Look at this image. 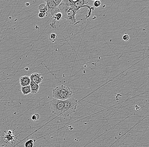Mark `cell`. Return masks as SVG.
<instances>
[{
    "instance_id": "cell-5",
    "label": "cell",
    "mask_w": 149,
    "mask_h": 147,
    "mask_svg": "<svg viewBox=\"0 0 149 147\" xmlns=\"http://www.w3.org/2000/svg\"><path fill=\"white\" fill-rule=\"evenodd\" d=\"M29 77L32 82H34L38 85L41 83L43 79V78L41 74L36 72L33 73L31 74Z\"/></svg>"
},
{
    "instance_id": "cell-10",
    "label": "cell",
    "mask_w": 149,
    "mask_h": 147,
    "mask_svg": "<svg viewBox=\"0 0 149 147\" xmlns=\"http://www.w3.org/2000/svg\"><path fill=\"white\" fill-rule=\"evenodd\" d=\"M38 10L39 12L43 13H46L48 10L46 4H40L38 7Z\"/></svg>"
},
{
    "instance_id": "cell-1",
    "label": "cell",
    "mask_w": 149,
    "mask_h": 147,
    "mask_svg": "<svg viewBox=\"0 0 149 147\" xmlns=\"http://www.w3.org/2000/svg\"><path fill=\"white\" fill-rule=\"evenodd\" d=\"M78 101L73 97L66 100L53 99L50 102L53 113L57 116L67 117L75 112Z\"/></svg>"
},
{
    "instance_id": "cell-20",
    "label": "cell",
    "mask_w": 149,
    "mask_h": 147,
    "mask_svg": "<svg viewBox=\"0 0 149 147\" xmlns=\"http://www.w3.org/2000/svg\"><path fill=\"white\" fill-rule=\"evenodd\" d=\"M29 5H30V4L29 3H26V4H25V5L26 6H29Z\"/></svg>"
},
{
    "instance_id": "cell-7",
    "label": "cell",
    "mask_w": 149,
    "mask_h": 147,
    "mask_svg": "<svg viewBox=\"0 0 149 147\" xmlns=\"http://www.w3.org/2000/svg\"><path fill=\"white\" fill-rule=\"evenodd\" d=\"M30 86L31 89V93L32 94H36L38 93L39 89V85L31 81L30 84Z\"/></svg>"
},
{
    "instance_id": "cell-16",
    "label": "cell",
    "mask_w": 149,
    "mask_h": 147,
    "mask_svg": "<svg viewBox=\"0 0 149 147\" xmlns=\"http://www.w3.org/2000/svg\"><path fill=\"white\" fill-rule=\"evenodd\" d=\"M40 118V115L37 113H36L32 116V119L33 121H37Z\"/></svg>"
},
{
    "instance_id": "cell-11",
    "label": "cell",
    "mask_w": 149,
    "mask_h": 147,
    "mask_svg": "<svg viewBox=\"0 0 149 147\" xmlns=\"http://www.w3.org/2000/svg\"><path fill=\"white\" fill-rule=\"evenodd\" d=\"M49 40L52 43H54L57 40V35L54 33H52L49 36Z\"/></svg>"
},
{
    "instance_id": "cell-9",
    "label": "cell",
    "mask_w": 149,
    "mask_h": 147,
    "mask_svg": "<svg viewBox=\"0 0 149 147\" xmlns=\"http://www.w3.org/2000/svg\"><path fill=\"white\" fill-rule=\"evenodd\" d=\"M21 91L23 95H27L29 93H31V89L30 85L26 86V87H21Z\"/></svg>"
},
{
    "instance_id": "cell-12",
    "label": "cell",
    "mask_w": 149,
    "mask_h": 147,
    "mask_svg": "<svg viewBox=\"0 0 149 147\" xmlns=\"http://www.w3.org/2000/svg\"><path fill=\"white\" fill-rule=\"evenodd\" d=\"M50 12H51V16L53 17L56 14L58 13V12H60V11L59 9H58V7H56L51 9L50 10Z\"/></svg>"
},
{
    "instance_id": "cell-3",
    "label": "cell",
    "mask_w": 149,
    "mask_h": 147,
    "mask_svg": "<svg viewBox=\"0 0 149 147\" xmlns=\"http://www.w3.org/2000/svg\"><path fill=\"white\" fill-rule=\"evenodd\" d=\"M52 95L54 99L66 100L73 97V91L69 87L62 85L53 89Z\"/></svg>"
},
{
    "instance_id": "cell-15",
    "label": "cell",
    "mask_w": 149,
    "mask_h": 147,
    "mask_svg": "<svg viewBox=\"0 0 149 147\" xmlns=\"http://www.w3.org/2000/svg\"><path fill=\"white\" fill-rule=\"evenodd\" d=\"M101 2L100 1L97 0V1H94V7L98 8L101 6Z\"/></svg>"
},
{
    "instance_id": "cell-13",
    "label": "cell",
    "mask_w": 149,
    "mask_h": 147,
    "mask_svg": "<svg viewBox=\"0 0 149 147\" xmlns=\"http://www.w3.org/2000/svg\"><path fill=\"white\" fill-rule=\"evenodd\" d=\"M34 147V141L32 140H29L26 142L25 144V147Z\"/></svg>"
},
{
    "instance_id": "cell-8",
    "label": "cell",
    "mask_w": 149,
    "mask_h": 147,
    "mask_svg": "<svg viewBox=\"0 0 149 147\" xmlns=\"http://www.w3.org/2000/svg\"><path fill=\"white\" fill-rule=\"evenodd\" d=\"M46 6L47 7V10H51L54 8L57 7V6L55 4L53 0L46 1Z\"/></svg>"
},
{
    "instance_id": "cell-21",
    "label": "cell",
    "mask_w": 149,
    "mask_h": 147,
    "mask_svg": "<svg viewBox=\"0 0 149 147\" xmlns=\"http://www.w3.org/2000/svg\"><path fill=\"white\" fill-rule=\"evenodd\" d=\"M0 147H1V146H0Z\"/></svg>"
},
{
    "instance_id": "cell-14",
    "label": "cell",
    "mask_w": 149,
    "mask_h": 147,
    "mask_svg": "<svg viewBox=\"0 0 149 147\" xmlns=\"http://www.w3.org/2000/svg\"><path fill=\"white\" fill-rule=\"evenodd\" d=\"M56 21H59L62 18V15L61 12H58L53 17Z\"/></svg>"
},
{
    "instance_id": "cell-4",
    "label": "cell",
    "mask_w": 149,
    "mask_h": 147,
    "mask_svg": "<svg viewBox=\"0 0 149 147\" xmlns=\"http://www.w3.org/2000/svg\"><path fill=\"white\" fill-rule=\"evenodd\" d=\"M70 2L74 5L76 7L80 10V8L84 7H86L88 8V11L87 15L86 16V18L90 17L92 15V11L94 10V7L93 6H91L88 4L89 1L84 0H78V1H73L70 0Z\"/></svg>"
},
{
    "instance_id": "cell-17",
    "label": "cell",
    "mask_w": 149,
    "mask_h": 147,
    "mask_svg": "<svg viewBox=\"0 0 149 147\" xmlns=\"http://www.w3.org/2000/svg\"><path fill=\"white\" fill-rule=\"evenodd\" d=\"M47 15H48V14H47V12H46V13H41V12H39V14H38V17L40 18H44L45 17L47 16Z\"/></svg>"
},
{
    "instance_id": "cell-2",
    "label": "cell",
    "mask_w": 149,
    "mask_h": 147,
    "mask_svg": "<svg viewBox=\"0 0 149 147\" xmlns=\"http://www.w3.org/2000/svg\"><path fill=\"white\" fill-rule=\"evenodd\" d=\"M58 8L62 15V18L66 19L70 24L75 25L80 23L75 18L79 10L73 5L70 0L62 1Z\"/></svg>"
},
{
    "instance_id": "cell-18",
    "label": "cell",
    "mask_w": 149,
    "mask_h": 147,
    "mask_svg": "<svg viewBox=\"0 0 149 147\" xmlns=\"http://www.w3.org/2000/svg\"><path fill=\"white\" fill-rule=\"evenodd\" d=\"M122 38H123V40H124V41H127L130 39V37L128 35H127V34H126L123 36Z\"/></svg>"
},
{
    "instance_id": "cell-6",
    "label": "cell",
    "mask_w": 149,
    "mask_h": 147,
    "mask_svg": "<svg viewBox=\"0 0 149 147\" xmlns=\"http://www.w3.org/2000/svg\"><path fill=\"white\" fill-rule=\"evenodd\" d=\"M19 81L21 87H26L30 85L31 82L30 77L28 76H21L19 78Z\"/></svg>"
},
{
    "instance_id": "cell-19",
    "label": "cell",
    "mask_w": 149,
    "mask_h": 147,
    "mask_svg": "<svg viewBox=\"0 0 149 147\" xmlns=\"http://www.w3.org/2000/svg\"><path fill=\"white\" fill-rule=\"evenodd\" d=\"M55 4H56V5L57 6V7H58V6H59L60 4H61L62 1V0H53Z\"/></svg>"
}]
</instances>
